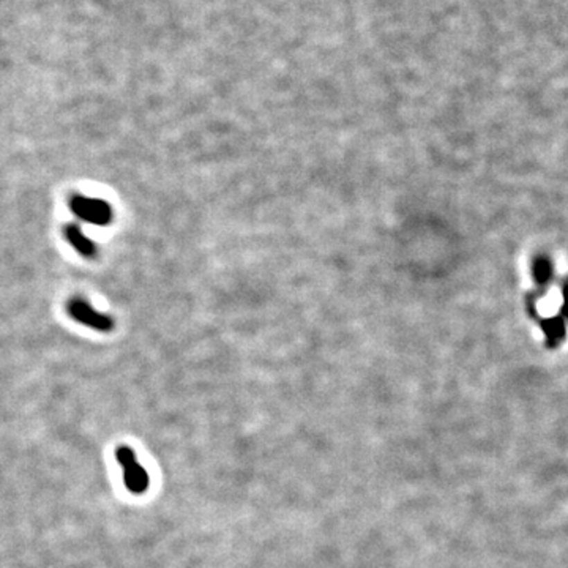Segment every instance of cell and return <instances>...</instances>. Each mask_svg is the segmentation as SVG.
Returning <instances> with one entry per match:
<instances>
[{
    "mask_svg": "<svg viewBox=\"0 0 568 568\" xmlns=\"http://www.w3.org/2000/svg\"><path fill=\"white\" fill-rule=\"evenodd\" d=\"M116 458L118 464L122 465L123 481L130 492L144 494L147 491V488H149V475H147L145 469L142 468L141 463L136 459V453L133 452V448L121 445L116 452Z\"/></svg>",
    "mask_w": 568,
    "mask_h": 568,
    "instance_id": "obj_1",
    "label": "cell"
},
{
    "mask_svg": "<svg viewBox=\"0 0 568 568\" xmlns=\"http://www.w3.org/2000/svg\"><path fill=\"white\" fill-rule=\"evenodd\" d=\"M65 237L70 245L76 249V251L84 256V258L92 259L96 254V245L90 240V238L84 234L81 227L78 224H68L65 227Z\"/></svg>",
    "mask_w": 568,
    "mask_h": 568,
    "instance_id": "obj_4",
    "label": "cell"
},
{
    "mask_svg": "<svg viewBox=\"0 0 568 568\" xmlns=\"http://www.w3.org/2000/svg\"><path fill=\"white\" fill-rule=\"evenodd\" d=\"M70 208L85 223L106 226L112 221V208L103 199L75 195L70 199Z\"/></svg>",
    "mask_w": 568,
    "mask_h": 568,
    "instance_id": "obj_2",
    "label": "cell"
},
{
    "mask_svg": "<svg viewBox=\"0 0 568 568\" xmlns=\"http://www.w3.org/2000/svg\"><path fill=\"white\" fill-rule=\"evenodd\" d=\"M68 312L76 322L85 327L94 328L96 332H111L114 321L107 314L96 311L92 305H89L84 299H71L68 303Z\"/></svg>",
    "mask_w": 568,
    "mask_h": 568,
    "instance_id": "obj_3",
    "label": "cell"
}]
</instances>
